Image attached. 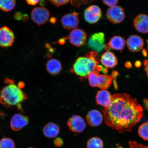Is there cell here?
Here are the masks:
<instances>
[{"mask_svg":"<svg viewBox=\"0 0 148 148\" xmlns=\"http://www.w3.org/2000/svg\"><path fill=\"white\" fill-rule=\"evenodd\" d=\"M88 123L92 127H97L102 123L103 116L99 111L92 110L88 113L86 116Z\"/></svg>","mask_w":148,"mask_h":148,"instance_id":"19","label":"cell"},{"mask_svg":"<svg viewBox=\"0 0 148 148\" xmlns=\"http://www.w3.org/2000/svg\"><path fill=\"white\" fill-rule=\"evenodd\" d=\"M60 132L58 126L56 124L50 123L46 124L43 129V134L46 137L54 138L58 136Z\"/></svg>","mask_w":148,"mask_h":148,"instance_id":"20","label":"cell"},{"mask_svg":"<svg viewBox=\"0 0 148 148\" xmlns=\"http://www.w3.org/2000/svg\"><path fill=\"white\" fill-rule=\"evenodd\" d=\"M106 15L109 21L114 24L121 23L125 17L124 9L121 7L117 5L108 9Z\"/></svg>","mask_w":148,"mask_h":148,"instance_id":"7","label":"cell"},{"mask_svg":"<svg viewBox=\"0 0 148 148\" xmlns=\"http://www.w3.org/2000/svg\"><path fill=\"white\" fill-rule=\"evenodd\" d=\"M16 5V1L14 0H0V9L4 12L12 10Z\"/></svg>","mask_w":148,"mask_h":148,"instance_id":"22","label":"cell"},{"mask_svg":"<svg viewBox=\"0 0 148 148\" xmlns=\"http://www.w3.org/2000/svg\"><path fill=\"white\" fill-rule=\"evenodd\" d=\"M103 112L105 123L120 133L130 132L144 115L143 107L137 99L126 93L112 95L110 104Z\"/></svg>","mask_w":148,"mask_h":148,"instance_id":"1","label":"cell"},{"mask_svg":"<svg viewBox=\"0 0 148 148\" xmlns=\"http://www.w3.org/2000/svg\"><path fill=\"white\" fill-rule=\"evenodd\" d=\"M101 11L99 7L96 5H92L85 10L84 17L88 23L94 24L99 21L101 17Z\"/></svg>","mask_w":148,"mask_h":148,"instance_id":"9","label":"cell"},{"mask_svg":"<svg viewBox=\"0 0 148 148\" xmlns=\"http://www.w3.org/2000/svg\"><path fill=\"white\" fill-rule=\"evenodd\" d=\"M88 78L90 86L92 87L99 88L102 90H105L110 87L112 80L110 76L100 75L97 70L90 73Z\"/></svg>","mask_w":148,"mask_h":148,"instance_id":"4","label":"cell"},{"mask_svg":"<svg viewBox=\"0 0 148 148\" xmlns=\"http://www.w3.org/2000/svg\"><path fill=\"white\" fill-rule=\"evenodd\" d=\"M144 66H145V71L148 77V60H145L144 61Z\"/></svg>","mask_w":148,"mask_h":148,"instance_id":"31","label":"cell"},{"mask_svg":"<svg viewBox=\"0 0 148 148\" xmlns=\"http://www.w3.org/2000/svg\"><path fill=\"white\" fill-rule=\"evenodd\" d=\"M5 82L8 84H13L14 83V81L13 79H11L8 78L5 79L4 80Z\"/></svg>","mask_w":148,"mask_h":148,"instance_id":"30","label":"cell"},{"mask_svg":"<svg viewBox=\"0 0 148 148\" xmlns=\"http://www.w3.org/2000/svg\"><path fill=\"white\" fill-rule=\"evenodd\" d=\"M130 148H148V145L144 146L140 143L135 141H131L129 142Z\"/></svg>","mask_w":148,"mask_h":148,"instance_id":"26","label":"cell"},{"mask_svg":"<svg viewBox=\"0 0 148 148\" xmlns=\"http://www.w3.org/2000/svg\"><path fill=\"white\" fill-rule=\"evenodd\" d=\"M135 28L142 33H148V16L140 14L135 18L134 21Z\"/></svg>","mask_w":148,"mask_h":148,"instance_id":"15","label":"cell"},{"mask_svg":"<svg viewBox=\"0 0 148 148\" xmlns=\"http://www.w3.org/2000/svg\"><path fill=\"white\" fill-rule=\"evenodd\" d=\"M138 133L140 138L148 141V122L144 123L139 127Z\"/></svg>","mask_w":148,"mask_h":148,"instance_id":"24","label":"cell"},{"mask_svg":"<svg viewBox=\"0 0 148 148\" xmlns=\"http://www.w3.org/2000/svg\"><path fill=\"white\" fill-rule=\"evenodd\" d=\"M29 123V118L27 116L17 114L13 116L11 120L10 125L13 130L18 131L26 126Z\"/></svg>","mask_w":148,"mask_h":148,"instance_id":"13","label":"cell"},{"mask_svg":"<svg viewBox=\"0 0 148 148\" xmlns=\"http://www.w3.org/2000/svg\"><path fill=\"white\" fill-rule=\"evenodd\" d=\"M141 63L140 61H138L135 63V65L136 67L138 68L140 67L141 66Z\"/></svg>","mask_w":148,"mask_h":148,"instance_id":"36","label":"cell"},{"mask_svg":"<svg viewBox=\"0 0 148 148\" xmlns=\"http://www.w3.org/2000/svg\"><path fill=\"white\" fill-rule=\"evenodd\" d=\"M97 53L92 51L84 57L77 59L73 66L74 73L81 77H87L90 73L95 70L101 71L103 67L99 66L97 58Z\"/></svg>","mask_w":148,"mask_h":148,"instance_id":"3","label":"cell"},{"mask_svg":"<svg viewBox=\"0 0 148 148\" xmlns=\"http://www.w3.org/2000/svg\"><path fill=\"white\" fill-rule=\"evenodd\" d=\"M144 107L146 110H147L148 112V100L145 99L144 100Z\"/></svg>","mask_w":148,"mask_h":148,"instance_id":"33","label":"cell"},{"mask_svg":"<svg viewBox=\"0 0 148 148\" xmlns=\"http://www.w3.org/2000/svg\"><path fill=\"white\" fill-rule=\"evenodd\" d=\"M117 148H123L122 147H118Z\"/></svg>","mask_w":148,"mask_h":148,"instance_id":"38","label":"cell"},{"mask_svg":"<svg viewBox=\"0 0 148 148\" xmlns=\"http://www.w3.org/2000/svg\"><path fill=\"white\" fill-rule=\"evenodd\" d=\"M78 15V13L75 12L65 14L61 20L63 26L69 30L76 28L79 23Z\"/></svg>","mask_w":148,"mask_h":148,"instance_id":"12","label":"cell"},{"mask_svg":"<svg viewBox=\"0 0 148 148\" xmlns=\"http://www.w3.org/2000/svg\"><path fill=\"white\" fill-rule=\"evenodd\" d=\"M67 125L70 130L78 133L83 132L86 126L84 120L78 115L72 116L68 120Z\"/></svg>","mask_w":148,"mask_h":148,"instance_id":"11","label":"cell"},{"mask_svg":"<svg viewBox=\"0 0 148 148\" xmlns=\"http://www.w3.org/2000/svg\"><path fill=\"white\" fill-rule=\"evenodd\" d=\"M39 1H27V4L32 5H36Z\"/></svg>","mask_w":148,"mask_h":148,"instance_id":"32","label":"cell"},{"mask_svg":"<svg viewBox=\"0 0 148 148\" xmlns=\"http://www.w3.org/2000/svg\"><path fill=\"white\" fill-rule=\"evenodd\" d=\"M96 98L97 104L107 108L110 104L112 95L107 90H101L97 92Z\"/></svg>","mask_w":148,"mask_h":148,"instance_id":"18","label":"cell"},{"mask_svg":"<svg viewBox=\"0 0 148 148\" xmlns=\"http://www.w3.org/2000/svg\"><path fill=\"white\" fill-rule=\"evenodd\" d=\"M125 65L126 67L129 69V68H130L132 66V64H131L130 62H127L126 63Z\"/></svg>","mask_w":148,"mask_h":148,"instance_id":"35","label":"cell"},{"mask_svg":"<svg viewBox=\"0 0 148 148\" xmlns=\"http://www.w3.org/2000/svg\"><path fill=\"white\" fill-rule=\"evenodd\" d=\"M0 148H15V145L12 139L3 138L0 140Z\"/></svg>","mask_w":148,"mask_h":148,"instance_id":"25","label":"cell"},{"mask_svg":"<svg viewBox=\"0 0 148 148\" xmlns=\"http://www.w3.org/2000/svg\"><path fill=\"white\" fill-rule=\"evenodd\" d=\"M69 38L72 44L77 47H79L85 44L87 39V35L82 29H75L70 32Z\"/></svg>","mask_w":148,"mask_h":148,"instance_id":"10","label":"cell"},{"mask_svg":"<svg viewBox=\"0 0 148 148\" xmlns=\"http://www.w3.org/2000/svg\"><path fill=\"white\" fill-rule=\"evenodd\" d=\"M69 1H66V0H63V1H50L51 4L55 5L57 7H58L61 5H63L66 4Z\"/></svg>","mask_w":148,"mask_h":148,"instance_id":"27","label":"cell"},{"mask_svg":"<svg viewBox=\"0 0 148 148\" xmlns=\"http://www.w3.org/2000/svg\"><path fill=\"white\" fill-rule=\"evenodd\" d=\"M15 37L13 32L7 26L0 28V46L10 47L13 44Z\"/></svg>","mask_w":148,"mask_h":148,"instance_id":"8","label":"cell"},{"mask_svg":"<svg viewBox=\"0 0 148 148\" xmlns=\"http://www.w3.org/2000/svg\"><path fill=\"white\" fill-rule=\"evenodd\" d=\"M27 98L26 94L14 83L8 84L0 90V103L7 108L16 107L23 111L21 103Z\"/></svg>","mask_w":148,"mask_h":148,"instance_id":"2","label":"cell"},{"mask_svg":"<svg viewBox=\"0 0 148 148\" xmlns=\"http://www.w3.org/2000/svg\"><path fill=\"white\" fill-rule=\"evenodd\" d=\"M101 62L103 66L108 68H113L118 64L117 58L115 55L109 51L106 52L101 56Z\"/></svg>","mask_w":148,"mask_h":148,"instance_id":"17","label":"cell"},{"mask_svg":"<svg viewBox=\"0 0 148 148\" xmlns=\"http://www.w3.org/2000/svg\"><path fill=\"white\" fill-rule=\"evenodd\" d=\"M105 38L104 33H95L90 36L88 40V46L96 52H99L104 49Z\"/></svg>","mask_w":148,"mask_h":148,"instance_id":"6","label":"cell"},{"mask_svg":"<svg viewBox=\"0 0 148 148\" xmlns=\"http://www.w3.org/2000/svg\"><path fill=\"white\" fill-rule=\"evenodd\" d=\"M143 40L137 35H132L129 37L127 40V45L129 50L136 52L139 51L143 47Z\"/></svg>","mask_w":148,"mask_h":148,"instance_id":"14","label":"cell"},{"mask_svg":"<svg viewBox=\"0 0 148 148\" xmlns=\"http://www.w3.org/2000/svg\"><path fill=\"white\" fill-rule=\"evenodd\" d=\"M147 44H148L147 48H148V40H147Z\"/></svg>","mask_w":148,"mask_h":148,"instance_id":"39","label":"cell"},{"mask_svg":"<svg viewBox=\"0 0 148 148\" xmlns=\"http://www.w3.org/2000/svg\"><path fill=\"white\" fill-rule=\"evenodd\" d=\"M46 70L51 75H55L60 73L62 69L60 62L55 59L48 61L46 65Z\"/></svg>","mask_w":148,"mask_h":148,"instance_id":"21","label":"cell"},{"mask_svg":"<svg viewBox=\"0 0 148 148\" xmlns=\"http://www.w3.org/2000/svg\"><path fill=\"white\" fill-rule=\"evenodd\" d=\"M118 75V73L117 71H114L112 72V76H111V77H112V79H114V88H117V85L116 84V77Z\"/></svg>","mask_w":148,"mask_h":148,"instance_id":"29","label":"cell"},{"mask_svg":"<svg viewBox=\"0 0 148 148\" xmlns=\"http://www.w3.org/2000/svg\"><path fill=\"white\" fill-rule=\"evenodd\" d=\"M18 86L20 89L23 88L25 86V83L22 82H20L18 83Z\"/></svg>","mask_w":148,"mask_h":148,"instance_id":"34","label":"cell"},{"mask_svg":"<svg viewBox=\"0 0 148 148\" xmlns=\"http://www.w3.org/2000/svg\"><path fill=\"white\" fill-rule=\"evenodd\" d=\"M103 140L97 137L90 138L87 143V148H103Z\"/></svg>","mask_w":148,"mask_h":148,"instance_id":"23","label":"cell"},{"mask_svg":"<svg viewBox=\"0 0 148 148\" xmlns=\"http://www.w3.org/2000/svg\"><path fill=\"white\" fill-rule=\"evenodd\" d=\"M49 10L43 7H37L31 13L32 21L39 26L45 23L49 20Z\"/></svg>","mask_w":148,"mask_h":148,"instance_id":"5","label":"cell"},{"mask_svg":"<svg viewBox=\"0 0 148 148\" xmlns=\"http://www.w3.org/2000/svg\"><path fill=\"white\" fill-rule=\"evenodd\" d=\"M103 2L105 5L107 6L112 7L116 6L118 3L117 0H112V1H103Z\"/></svg>","mask_w":148,"mask_h":148,"instance_id":"28","label":"cell"},{"mask_svg":"<svg viewBox=\"0 0 148 148\" xmlns=\"http://www.w3.org/2000/svg\"><path fill=\"white\" fill-rule=\"evenodd\" d=\"M125 45L124 39L119 36H115L111 39L108 44H105L104 49L108 50L110 49L119 51H123Z\"/></svg>","mask_w":148,"mask_h":148,"instance_id":"16","label":"cell"},{"mask_svg":"<svg viewBox=\"0 0 148 148\" xmlns=\"http://www.w3.org/2000/svg\"><path fill=\"white\" fill-rule=\"evenodd\" d=\"M143 54L144 56L147 57V51L145 49L143 50Z\"/></svg>","mask_w":148,"mask_h":148,"instance_id":"37","label":"cell"}]
</instances>
